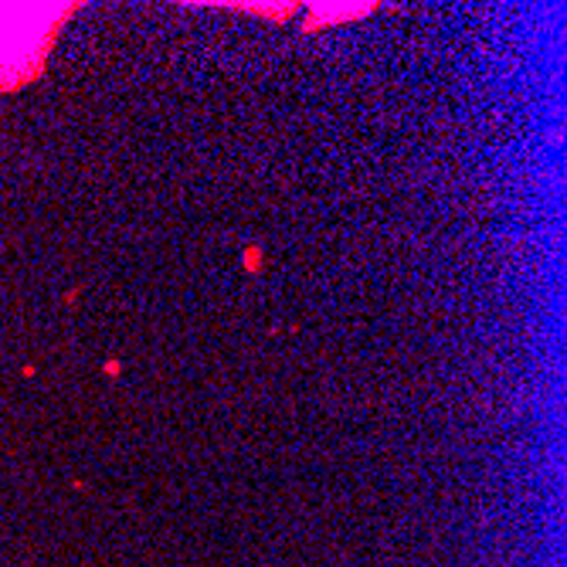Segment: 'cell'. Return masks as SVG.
<instances>
[{
  "label": "cell",
  "mask_w": 567,
  "mask_h": 567,
  "mask_svg": "<svg viewBox=\"0 0 567 567\" xmlns=\"http://www.w3.org/2000/svg\"><path fill=\"white\" fill-rule=\"evenodd\" d=\"M65 7H0V82L3 72L17 68V78H27L41 61L48 41L55 34Z\"/></svg>",
  "instance_id": "cell-1"
}]
</instances>
